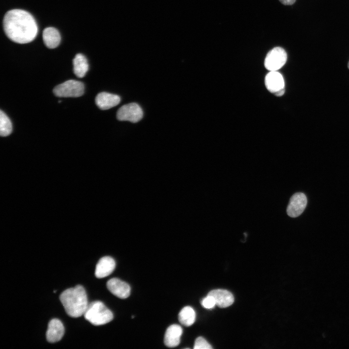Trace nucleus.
<instances>
[{
    "label": "nucleus",
    "mask_w": 349,
    "mask_h": 349,
    "mask_svg": "<svg viewBox=\"0 0 349 349\" xmlns=\"http://www.w3.org/2000/svg\"><path fill=\"white\" fill-rule=\"evenodd\" d=\"M3 28L7 37L19 44L29 43L37 35L38 28L33 17L21 9L8 11L3 19Z\"/></svg>",
    "instance_id": "obj_1"
},
{
    "label": "nucleus",
    "mask_w": 349,
    "mask_h": 349,
    "mask_svg": "<svg viewBox=\"0 0 349 349\" xmlns=\"http://www.w3.org/2000/svg\"><path fill=\"white\" fill-rule=\"evenodd\" d=\"M59 298L65 312L72 317L84 315L89 305L85 290L81 285L65 290Z\"/></svg>",
    "instance_id": "obj_2"
},
{
    "label": "nucleus",
    "mask_w": 349,
    "mask_h": 349,
    "mask_svg": "<svg viewBox=\"0 0 349 349\" xmlns=\"http://www.w3.org/2000/svg\"><path fill=\"white\" fill-rule=\"evenodd\" d=\"M85 318L95 326L105 324L111 321L112 313L100 301H95L89 303L84 314Z\"/></svg>",
    "instance_id": "obj_3"
},
{
    "label": "nucleus",
    "mask_w": 349,
    "mask_h": 349,
    "mask_svg": "<svg viewBox=\"0 0 349 349\" xmlns=\"http://www.w3.org/2000/svg\"><path fill=\"white\" fill-rule=\"evenodd\" d=\"M84 92L83 83L76 80H68L56 86L54 94L58 97H79Z\"/></svg>",
    "instance_id": "obj_4"
},
{
    "label": "nucleus",
    "mask_w": 349,
    "mask_h": 349,
    "mask_svg": "<svg viewBox=\"0 0 349 349\" xmlns=\"http://www.w3.org/2000/svg\"><path fill=\"white\" fill-rule=\"evenodd\" d=\"M287 60V54L284 48L275 47L267 54L264 65L270 71H277L282 67Z\"/></svg>",
    "instance_id": "obj_5"
},
{
    "label": "nucleus",
    "mask_w": 349,
    "mask_h": 349,
    "mask_svg": "<svg viewBox=\"0 0 349 349\" xmlns=\"http://www.w3.org/2000/svg\"><path fill=\"white\" fill-rule=\"evenodd\" d=\"M117 118L120 121H127L137 123L143 117L141 107L136 103H131L122 106L117 111Z\"/></svg>",
    "instance_id": "obj_6"
},
{
    "label": "nucleus",
    "mask_w": 349,
    "mask_h": 349,
    "mask_svg": "<svg viewBox=\"0 0 349 349\" xmlns=\"http://www.w3.org/2000/svg\"><path fill=\"white\" fill-rule=\"evenodd\" d=\"M265 83L267 89L276 96H280L285 93V82L282 75L277 71H271L265 77Z\"/></svg>",
    "instance_id": "obj_7"
},
{
    "label": "nucleus",
    "mask_w": 349,
    "mask_h": 349,
    "mask_svg": "<svg viewBox=\"0 0 349 349\" xmlns=\"http://www.w3.org/2000/svg\"><path fill=\"white\" fill-rule=\"evenodd\" d=\"M307 203V199L304 193H295L289 200L286 208L287 215L292 218L298 217L303 212Z\"/></svg>",
    "instance_id": "obj_8"
},
{
    "label": "nucleus",
    "mask_w": 349,
    "mask_h": 349,
    "mask_svg": "<svg viewBox=\"0 0 349 349\" xmlns=\"http://www.w3.org/2000/svg\"><path fill=\"white\" fill-rule=\"evenodd\" d=\"M107 287L112 294L120 299H126L130 294L129 285L116 278L109 280L107 283Z\"/></svg>",
    "instance_id": "obj_9"
},
{
    "label": "nucleus",
    "mask_w": 349,
    "mask_h": 349,
    "mask_svg": "<svg viewBox=\"0 0 349 349\" xmlns=\"http://www.w3.org/2000/svg\"><path fill=\"white\" fill-rule=\"evenodd\" d=\"M64 333V328L62 322L58 319L53 318L48 323L46 333L48 342L55 343L59 341Z\"/></svg>",
    "instance_id": "obj_10"
},
{
    "label": "nucleus",
    "mask_w": 349,
    "mask_h": 349,
    "mask_svg": "<svg viewBox=\"0 0 349 349\" xmlns=\"http://www.w3.org/2000/svg\"><path fill=\"white\" fill-rule=\"evenodd\" d=\"M115 267L114 260L110 256H104L100 259L97 263L95 275L98 278H102L110 275Z\"/></svg>",
    "instance_id": "obj_11"
},
{
    "label": "nucleus",
    "mask_w": 349,
    "mask_h": 349,
    "mask_svg": "<svg viewBox=\"0 0 349 349\" xmlns=\"http://www.w3.org/2000/svg\"><path fill=\"white\" fill-rule=\"evenodd\" d=\"M121 98L117 95L107 92L98 94L95 97V103L98 107L103 110H108L117 105Z\"/></svg>",
    "instance_id": "obj_12"
},
{
    "label": "nucleus",
    "mask_w": 349,
    "mask_h": 349,
    "mask_svg": "<svg viewBox=\"0 0 349 349\" xmlns=\"http://www.w3.org/2000/svg\"><path fill=\"white\" fill-rule=\"evenodd\" d=\"M207 295L214 298L216 305L220 308L228 307L232 305L234 301L233 294L225 289H214L210 291Z\"/></svg>",
    "instance_id": "obj_13"
},
{
    "label": "nucleus",
    "mask_w": 349,
    "mask_h": 349,
    "mask_svg": "<svg viewBox=\"0 0 349 349\" xmlns=\"http://www.w3.org/2000/svg\"><path fill=\"white\" fill-rule=\"evenodd\" d=\"M182 332V329L179 325H170L165 333L164 338L165 345L169 348H174L178 346L180 342Z\"/></svg>",
    "instance_id": "obj_14"
},
{
    "label": "nucleus",
    "mask_w": 349,
    "mask_h": 349,
    "mask_svg": "<svg viewBox=\"0 0 349 349\" xmlns=\"http://www.w3.org/2000/svg\"><path fill=\"white\" fill-rule=\"evenodd\" d=\"M43 39L45 45L49 48H56L61 41V36L58 31L53 27H48L43 32Z\"/></svg>",
    "instance_id": "obj_15"
},
{
    "label": "nucleus",
    "mask_w": 349,
    "mask_h": 349,
    "mask_svg": "<svg viewBox=\"0 0 349 349\" xmlns=\"http://www.w3.org/2000/svg\"><path fill=\"white\" fill-rule=\"evenodd\" d=\"M73 71L79 78H83L88 70L89 65L86 57L82 54H77L73 61Z\"/></svg>",
    "instance_id": "obj_16"
},
{
    "label": "nucleus",
    "mask_w": 349,
    "mask_h": 349,
    "mask_svg": "<svg viewBox=\"0 0 349 349\" xmlns=\"http://www.w3.org/2000/svg\"><path fill=\"white\" fill-rule=\"evenodd\" d=\"M195 312L190 306H185L180 311L178 315L179 322L183 325L190 326L193 324L195 320Z\"/></svg>",
    "instance_id": "obj_17"
},
{
    "label": "nucleus",
    "mask_w": 349,
    "mask_h": 349,
    "mask_svg": "<svg viewBox=\"0 0 349 349\" xmlns=\"http://www.w3.org/2000/svg\"><path fill=\"white\" fill-rule=\"evenodd\" d=\"M12 131V123L9 117L1 110L0 111V134L1 136H7Z\"/></svg>",
    "instance_id": "obj_18"
},
{
    "label": "nucleus",
    "mask_w": 349,
    "mask_h": 349,
    "mask_svg": "<svg viewBox=\"0 0 349 349\" xmlns=\"http://www.w3.org/2000/svg\"><path fill=\"white\" fill-rule=\"evenodd\" d=\"M195 349H211L212 347L203 337H198L195 340L194 346Z\"/></svg>",
    "instance_id": "obj_19"
},
{
    "label": "nucleus",
    "mask_w": 349,
    "mask_h": 349,
    "mask_svg": "<svg viewBox=\"0 0 349 349\" xmlns=\"http://www.w3.org/2000/svg\"><path fill=\"white\" fill-rule=\"evenodd\" d=\"M202 306L206 309H211L216 305V303L214 298L209 295L204 298L201 301Z\"/></svg>",
    "instance_id": "obj_20"
},
{
    "label": "nucleus",
    "mask_w": 349,
    "mask_h": 349,
    "mask_svg": "<svg viewBox=\"0 0 349 349\" xmlns=\"http://www.w3.org/2000/svg\"><path fill=\"white\" fill-rule=\"evenodd\" d=\"M279 1L284 5H290L293 4L296 0H279Z\"/></svg>",
    "instance_id": "obj_21"
},
{
    "label": "nucleus",
    "mask_w": 349,
    "mask_h": 349,
    "mask_svg": "<svg viewBox=\"0 0 349 349\" xmlns=\"http://www.w3.org/2000/svg\"><path fill=\"white\" fill-rule=\"evenodd\" d=\"M348 68H349V63H348Z\"/></svg>",
    "instance_id": "obj_22"
},
{
    "label": "nucleus",
    "mask_w": 349,
    "mask_h": 349,
    "mask_svg": "<svg viewBox=\"0 0 349 349\" xmlns=\"http://www.w3.org/2000/svg\"><path fill=\"white\" fill-rule=\"evenodd\" d=\"M53 292H54V293H56V290H54Z\"/></svg>",
    "instance_id": "obj_23"
}]
</instances>
